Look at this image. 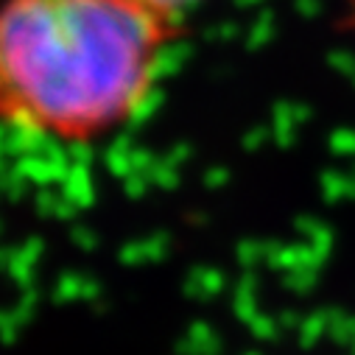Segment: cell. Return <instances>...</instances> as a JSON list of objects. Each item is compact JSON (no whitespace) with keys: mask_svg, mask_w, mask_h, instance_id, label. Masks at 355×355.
Masks as SVG:
<instances>
[{"mask_svg":"<svg viewBox=\"0 0 355 355\" xmlns=\"http://www.w3.org/2000/svg\"><path fill=\"white\" fill-rule=\"evenodd\" d=\"M185 20L140 0H0V126L87 148L154 101Z\"/></svg>","mask_w":355,"mask_h":355,"instance_id":"obj_1","label":"cell"},{"mask_svg":"<svg viewBox=\"0 0 355 355\" xmlns=\"http://www.w3.org/2000/svg\"><path fill=\"white\" fill-rule=\"evenodd\" d=\"M148 9L159 12V15H168L173 20H188V12H193L196 6H202L205 0H140Z\"/></svg>","mask_w":355,"mask_h":355,"instance_id":"obj_2","label":"cell"}]
</instances>
